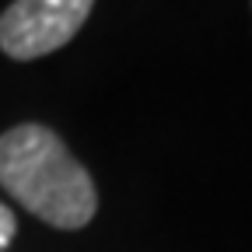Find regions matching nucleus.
Returning <instances> with one entry per match:
<instances>
[{
  "label": "nucleus",
  "mask_w": 252,
  "mask_h": 252,
  "mask_svg": "<svg viewBox=\"0 0 252 252\" xmlns=\"http://www.w3.org/2000/svg\"><path fill=\"white\" fill-rule=\"evenodd\" d=\"M94 0H14L0 14V49L14 60H39L67 46L88 21Z\"/></svg>",
  "instance_id": "f03ea898"
},
{
  "label": "nucleus",
  "mask_w": 252,
  "mask_h": 252,
  "mask_svg": "<svg viewBox=\"0 0 252 252\" xmlns=\"http://www.w3.org/2000/svg\"><path fill=\"white\" fill-rule=\"evenodd\" d=\"M0 186L46 224L74 231L94 217V182L46 126L25 123L0 137Z\"/></svg>",
  "instance_id": "f257e3e1"
},
{
  "label": "nucleus",
  "mask_w": 252,
  "mask_h": 252,
  "mask_svg": "<svg viewBox=\"0 0 252 252\" xmlns=\"http://www.w3.org/2000/svg\"><path fill=\"white\" fill-rule=\"evenodd\" d=\"M14 231H18V224H14V214H11L4 203H0V252H4V249L11 245Z\"/></svg>",
  "instance_id": "7ed1b4c3"
}]
</instances>
